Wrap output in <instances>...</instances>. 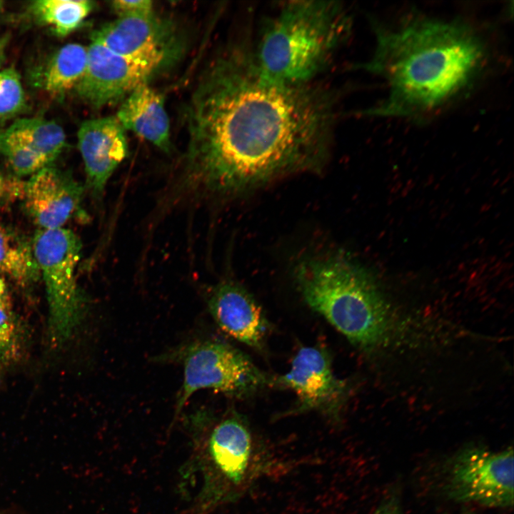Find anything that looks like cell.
I'll use <instances>...</instances> for the list:
<instances>
[{
	"instance_id": "26",
	"label": "cell",
	"mask_w": 514,
	"mask_h": 514,
	"mask_svg": "<svg viewBox=\"0 0 514 514\" xmlns=\"http://www.w3.org/2000/svg\"><path fill=\"white\" fill-rule=\"evenodd\" d=\"M0 308L12 311L11 301L6 283L0 276Z\"/></svg>"
},
{
	"instance_id": "8",
	"label": "cell",
	"mask_w": 514,
	"mask_h": 514,
	"mask_svg": "<svg viewBox=\"0 0 514 514\" xmlns=\"http://www.w3.org/2000/svg\"><path fill=\"white\" fill-rule=\"evenodd\" d=\"M513 447L495 451L470 445L452 458L445 490L453 500L488 508H510L514 498Z\"/></svg>"
},
{
	"instance_id": "23",
	"label": "cell",
	"mask_w": 514,
	"mask_h": 514,
	"mask_svg": "<svg viewBox=\"0 0 514 514\" xmlns=\"http://www.w3.org/2000/svg\"><path fill=\"white\" fill-rule=\"evenodd\" d=\"M24 182L0 171V211L16 200H21Z\"/></svg>"
},
{
	"instance_id": "28",
	"label": "cell",
	"mask_w": 514,
	"mask_h": 514,
	"mask_svg": "<svg viewBox=\"0 0 514 514\" xmlns=\"http://www.w3.org/2000/svg\"><path fill=\"white\" fill-rule=\"evenodd\" d=\"M3 8H4V1H0V15L3 11Z\"/></svg>"
},
{
	"instance_id": "21",
	"label": "cell",
	"mask_w": 514,
	"mask_h": 514,
	"mask_svg": "<svg viewBox=\"0 0 514 514\" xmlns=\"http://www.w3.org/2000/svg\"><path fill=\"white\" fill-rule=\"evenodd\" d=\"M26 106L25 92L16 69L0 70V122L5 123L21 114Z\"/></svg>"
},
{
	"instance_id": "4",
	"label": "cell",
	"mask_w": 514,
	"mask_h": 514,
	"mask_svg": "<svg viewBox=\"0 0 514 514\" xmlns=\"http://www.w3.org/2000/svg\"><path fill=\"white\" fill-rule=\"evenodd\" d=\"M198 423L180 468L179 487L188 501V514H211L238 500L278 467L241 415L233 412L217 421Z\"/></svg>"
},
{
	"instance_id": "9",
	"label": "cell",
	"mask_w": 514,
	"mask_h": 514,
	"mask_svg": "<svg viewBox=\"0 0 514 514\" xmlns=\"http://www.w3.org/2000/svg\"><path fill=\"white\" fill-rule=\"evenodd\" d=\"M87 52L85 72L74 91L81 100L94 109L126 99L171 63L160 58L120 55L94 41L87 47Z\"/></svg>"
},
{
	"instance_id": "14",
	"label": "cell",
	"mask_w": 514,
	"mask_h": 514,
	"mask_svg": "<svg viewBox=\"0 0 514 514\" xmlns=\"http://www.w3.org/2000/svg\"><path fill=\"white\" fill-rule=\"evenodd\" d=\"M208 308L218 326L228 335L254 348H261L268 330L262 308L243 286L232 281L211 291Z\"/></svg>"
},
{
	"instance_id": "10",
	"label": "cell",
	"mask_w": 514,
	"mask_h": 514,
	"mask_svg": "<svg viewBox=\"0 0 514 514\" xmlns=\"http://www.w3.org/2000/svg\"><path fill=\"white\" fill-rule=\"evenodd\" d=\"M273 383L293 391L297 406L292 413L318 411L338 420L350 393L348 383L334 374L328 353L317 346L302 347L290 370Z\"/></svg>"
},
{
	"instance_id": "11",
	"label": "cell",
	"mask_w": 514,
	"mask_h": 514,
	"mask_svg": "<svg viewBox=\"0 0 514 514\" xmlns=\"http://www.w3.org/2000/svg\"><path fill=\"white\" fill-rule=\"evenodd\" d=\"M91 40L127 56L160 58L173 62L182 51L173 24L154 13L119 17L95 30Z\"/></svg>"
},
{
	"instance_id": "29",
	"label": "cell",
	"mask_w": 514,
	"mask_h": 514,
	"mask_svg": "<svg viewBox=\"0 0 514 514\" xmlns=\"http://www.w3.org/2000/svg\"><path fill=\"white\" fill-rule=\"evenodd\" d=\"M462 514H472V513H462Z\"/></svg>"
},
{
	"instance_id": "18",
	"label": "cell",
	"mask_w": 514,
	"mask_h": 514,
	"mask_svg": "<svg viewBox=\"0 0 514 514\" xmlns=\"http://www.w3.org/2000/svg\"><path fill=\"white\" fill-rule=\"evenodd\" d=\"M5 129L49 163L62 152L66 143L63 128L41 117L19 118Z\"/></svg>"
},
{
	"instance_id": "22",
	"label": "cell",
	"mask_w": 514,
	"mask_h": 514,
	"mask_svg": "<svg viewBox=\"0 0 514 514\" xmlns=\"http://www.w3.org/2000/svg\"><path fill=\"white\" fill-rule=\"evenodd\" d=\"M20 336L12 311L0 308V362L16 361L21 349Z\"/></svg>"
},
{
	"instance_id": "7",
	"label": "cell",
	"mask_w": 514,
	"mask_h": 514,
	"mask_svg": "<svg viewBox=\"0 0 514 514\" xmlns=\"http://www.w3.org/2000/svg\"><path fill=\"white\" fill-rule=\"evenodd\" d=\"M183 367V383L176 415L193 393L201 389L246 397L273 383L247 356L219 341L195 343L186 348Z\"/></svg>"
},
{
	"instance_id": "1",
	"label": "cell",
	"mask_w": 514,
	"mask_h": 514,
	"mask_svg": "<svg viewBox=\"0 0 514 514\" xmlns=\"http://www.w3.org/2000/svg\"><path fill=\"white\" fill-rule=\"evenodd\" d=\"M337 91L272 83L251 34L226 46L200 76L186 108L187 170L200 185L240 196L292 174L320 171L331 151Z\"/></svg>"
},
{
	"instance_id": "24",
	"label": "cell",
	"mask_w": 514,
	"mask_h": 514,
	"mask_svg": "<svg viewBox=\"0 0 514 514\" xmlns=\"http://www.w3.org/2000/svg\"><path fill=\"white\" fill-rule=\"evenodd\" d=\"M111 7L119 17L143 16L153 13V2L149 0H116Z\"/></svg>"
},
{
	"instance_id": "27",
	"label": "cell",
	"mask_w": 514,
	"mask_h": 514,
	"mask_svg": "<svg viewBox=\"0 0 514 514\" xmlns=\"http://www.w3.org/2000/svg\"><path fill=\"white\" fill-rule=\"evenodd\" d=\"M10 37L11 35L8 33L0 36V70L5 61L6 51L9 44Z\"/></svg>"
},
{
	"instance_id": "12",
	"label": "cell",
	"mask_w": 514,
	"mask_h": 514,
	"mask_svg": "<svg viewBox=\"0 0 514 514\" xmlns=\"http://www.w3.org/2000/svg\"><path fill=\"white\" fill-rule=\"evenodd\" d=\"M84 187L69 172L46 165L24 182L21 200L39 229L63 226L81 213Z\"/></svg>"
},
{
	"instance_id": "20",
	"label": "cell",
	"mask_w": 514,
	"mask_h": 514,
	"mask_svg": "<svg viewBox=\"0 0 514 514\" xmlns=\"http://www.w3.org/2000/svg\"><path fill=\"white\" fill-rule=\"evenodd\" d=\"M0 155L19 178L31 176L43 167L51 164L5 128H0Z\"/></svg>"
},
{
	"instance_id": "13",
	"label": "cell",
	"mask_w": 514,
	"mask_h": 514,
	"mask_svg": "<svg viewBox=\"0 0 514 514\" xmlns=\"http://www.w3.org/2000/svg\"><path fill=\"white\" fill-rule=\"evenodd\" d=\"M78 146L86 174V186L96 198L128 153L125 129L116 116L84 121L77 133Z\"/></svg>"
},
{
	"instance_id": "2",
	"label": "cell",
	"mask_w": 514,
	"mask_h": 514,
	"mask_svg": "<svg viewBox=\"0 0 514 514\" xmlns=\"http://www.w3.org/2000/svg\"><path fill=\"white\" fill-rule=\"evenodd\" d=\"M373 29V52L356 69L381 77L388 94L362 115L428 117L466 94L485 69V41L461 19L416 16Z\"/></svg>"
},
{
	"instance_id": "17",
	"label": "cell",
	"mask_w": 514,
	"mask_h": 514,
	"mask_svg": "<svg viewBox=\"0 0 514 514\" xmlns=\"http://www.w3.org/2000/svg\"><path fill=\"white\" fill-rule=\"evenodd\" d=\"M94 6L88 0H36L29 3L26 12L36 24L65 37L80 26Z\"/></svg>"
},
{
	"instance_id": "19",
	"label": "cell",
	"mask_w": 514,
	"mask_h": 514,
	"mask_svg": "<svg viewBox=\"0 0 514 514\" xmlns=\"http://www.w3.org/2000/svg\"><path fill=\"white\" fill-rule=\"evenodd\" d=\"M0 273L23 286L36 281L41 276L31 241L2 225H0Z\"/></svg>"
},
{
	"instance_id": "16",
	"label": "cell",
	"mask_w": 514,
	"mask_h": 514,
	"mask_svg": "<svg viewBox=\"0 0 514 514\" xmlns=\"http://www.w3.org/2000/svg\"><path fill=\"white\" fill-rule=\"evenodd\" d=\"M87 47L66 44L56 49L34 74L36 86L52 97H62L74 90L87 64Z\"/></svg>"
},
{
	"instance_id": "5",
	"label": "cell",
	"mask_w": 514,
	"mask_h": 514,
	"mask_svg": "<svg viewBox=\"0 0 514 514\" xmlns=\"http://www.w3.org/2000/svg\"><path fill=\"white\" fill-rule=\"evenodd\" d=\"M294 277L305 302L366 353L390 346L403 325L375 280L341 253L303 259Z\"/></svg>"
},
{
	"instance_id": "25",
	"label": "cell",
	"mask_w": 514,
	"mask_h": 514,
	"mask_svg": "<svg viewBox=\"0 0 514 514\" xmlns=\"http://www.w3.org/2000/svg\"><path fill=\"white\" fill-rule=\"evenodd\" d=\"M372 514H403L400 498L393 493L379 503Z\"/></svg>"
},
{
	"instance_id": "15",
	"label": "cell",
	"mask_w": 514,
	"mask_h": 514,
	"mask_svg": "<svg viewBox=\"0 0 514 514\" xmlns=\"http://www.w3.org/2000/svg\"><path fill=\"white\" fill-rule=\"evenodd\" d=\"M116 117L125 130L134 132L164 152H170V124L164 98L147 84L136 88L124 99Z\"/></svg>"
},
{
	"instance_id": "6",
	"label": "cell",
	"mask_w": 514,
	"mask_h": 514,
	"mask_svg": "<svg viewBox=\"0 0 514 514\" xmlns=\"http://www.w3.org/2000/svg\"><path fill=\"white\" fill-rule=\"evenodd\" d=\"M31 244L46 286L51 337L60 343L72 334L82 311L83 297L75 276L81 241L74 232L63 227L38 229Z\"/></svg>"
},
{
	"instance_id": "3",
	"label": "cell",
	"mask_w": 514,
	"mask_h": 514,
	"mask_svg": "<svg viewBox=\"0 0 514 514\" xmlns=\"http://www.w3.org/2000/svg\"><path fill=\"white\" fill-rule=\"evenodd\" d=\"M352 29L353 17L341 1H280L251 39L253 59L272 83L311 84L330 68Z\"/></svg>"
}]
</instances>
